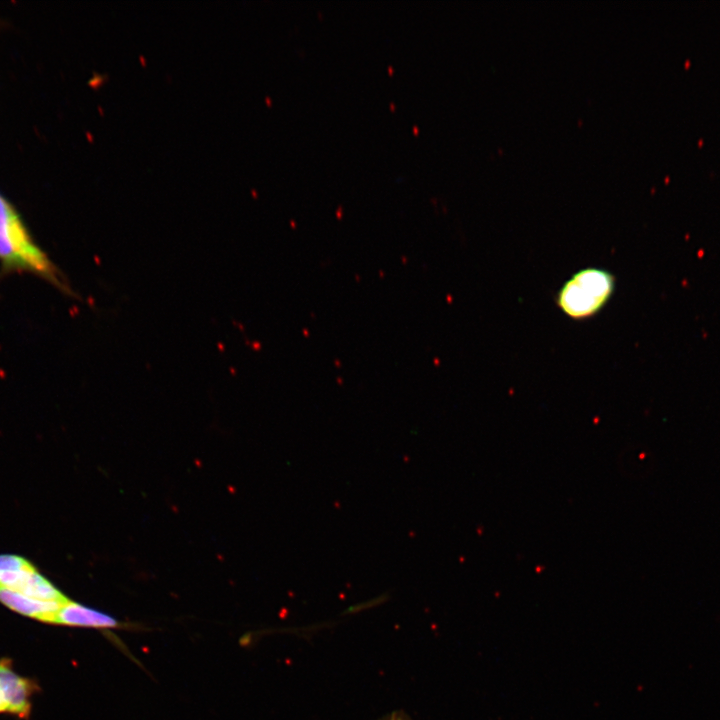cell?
Masks as SVG:
<instances>
[{
  "label": "cell",
  "instance_id": "obj_2",
  "mask_svg": "<svg viewBox=\"0 0 720 720\" xmlns=\"http://www.w3.org/2000/svg\"><path fill=\"white\" fill-rule=\"evenodd\" d=\"M615 289L614 275L602 268L587 267L574 273L559 289L556 303L574 320L588 319L609 301Z\"/></svg>",
  "mask_w": 720,
  "mask_h": 720
},
{
  "label": "cell",
  "instance_id": "obj_6",
  "mask_svg": "<svg viewBox=\"0 0 720 720\" xmlns=\"http://www.w3.org/2000/svg\"><path fill=\"white\" fill-rule=\"evenodd\" d=\"M5 712H7V705H6V701H5L3 692L0 688V713H5Z\"/></svg>",
  "mask_w": 720,
  "mask_h": 720
},
{
  "label": "cell",
  "instance_id": "obj_3",
  "mask_svg": "<svg viewBox=\"0 0 720 720\" xmlns=\"http://www.w3.org/2000/svg\"><path fill=\"white\" fill-rule=\"evenodd\" d=\"M0 688L6 701L7 713L22 719L28 718L34 691L33 683L17 674L7 658L0 659Z\"/></svg>",
  "mask_w": 720,
  "mask_h": 720
},
{
  "label": "cell",
  "instance_id": "obj_1",
  "mask_svg": "<svg viewBox=\"0 0 720 720\" xmlns=\"http://www.w3.org/2000/svg\"><path fill=\"white\" fill-rule=\"evenodd\" d=\"M0 265L2 272L30 273L66 295H75L63 273L36 244L15 209L1 195Z\"/></svg>",
  "mask_w": 720,
  "mask_h": 720
},
{
  "label": "cell",
  "instance_id": "obj_4",
  "mask_svg": "<svg viewBox=\"0 0 720 720\" xmlns=\"http://www.w3.org/2000/svg\"><path fill=\"white\" fill-rule=\"evenodd\" d=\"M0 602L23 616L45 623H54L58 610L66 601L40 600L13 589L0 587Z\"/></svg>",
  "mask_w": 720,
  "mask_h": 720
},
{
  "label": "cell",
  "instance_id": "obj_5",
  "mask_svg": "<svg viewBox=\"0 0 720 720\" xmlns=\"http://www.w3.org/2000/svg\"><path fill=\"white\" fill-rule=\"evenodd\" d=\"M53 624L96 629L121 627L114 617L69 599L58 610Z\"/></svg>",
  "mask_w": 720,
  "mask_h": 720
}]
</instances>
